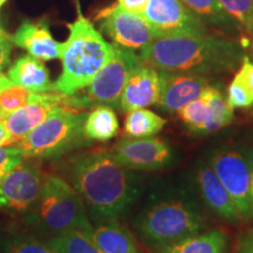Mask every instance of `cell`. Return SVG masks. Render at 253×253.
Listing matches in <instances>:
<instances>
[{
    "mask_svg": "<svg viewBox=\"0 0 253 253\" xmlns=\"http://www.w3.org/2000/svg\"><path fill=\"white\" fill-rule=\"evenodd\" d=\"M5 116L6 114H4L1 110H0V147H2V145H6V144H12L11 137H9V134L5 126V121H4Z\"/></svg>",
    "mask_w": 253,
    "mask_h": 253,
    "instance_id": "cell-36",
    "label": "cell"
},
{
    "mask_svg": "<svg viewBox=\"0 0 253 253\" xmlns=\"http://www.w3.org/2000/svg\"><path fill=\"white\" fill-rule=\"evenodd\" d=\"M252 140H253V131H252Z\"/></svg>",
    "mask_w": 253,
    "mask_h": 253,
    "instance_id": "cell-39",
    "label": "cell"
},
{
    "mask_svg": "<svg viewBox=\"0 0 253 253\" xmlns=\"http://www.w3.org/2000/svg\"><path fill=\"white\" fill-rule=\"evenodd\" d=\"M13 45V38L0 25V72L7 68L9 62H11Z\"/></svg>",
    "mask_w": 253,
    "mask_h": 253,
    "instance_id": "cell-31",
    "label": "cell"
},
{
    "mask_svg": "<svg viewBox=\"0 0 253 253\" xmlns=\"http://www.w3.org/2000/svg\"><path fill=\"white\" fill-rule=\"evenodd\" d=\"M25 160L18 147H0V182Z\"/></svg>",
    "mask_w": 253,
    "mask_h": 253,
    "instance_id": "cell-30",
    "label": "cell"
},
{
    "mask_svg": "<svg viewBox=\"0 0 253 253\" xmlns=\"http://www.w3.org/2000/svg\"><path fill=\"white\" fill-rule=\"evenodd\" d=\"M8 79L12 84L33 93L54 91V84L50 80L48 69L41 60L31 55H21L8 69Z\"/></svg>",
    "mask_w": 253,
    "mask_h": 253,
    "instance_id": "cell-18",
    "label": "cell"
},
{
    "mask_svg": "<svg viewBox=\"0 0 253 253\" xmlns=\"http://www.w3.org/2000/svg\"><path fill=\"white\" fill-rule=\"evenodd\" d=\"M252 5H253V0H252Z\"/></svg>",
    "mask_w": 253,
    "mask_h": 253,
    "instance_id": "cell-40",
    "label": "cell"
},
{
    "mask_svg": "<svg viewBox=\"0 0 253 253\" xmlns=\"http://www.w3.org/2000/svg\"><path fill=\"white\" fill-rule=\"evenodd\" d=\"M209 164L229 192L240 218H251V175L244 153L219 149L212 154Z\"/></svg>",
    "mask_w": 253,
    "mask_h": 253,
    "instance_id": "cell-8",
    "label": "cell"
},
{
    "mask_svg": "<svg viewBox=\"0 0 253 253\" xmlns=\"http://www.w3.org/2000/svg\"><path fill=\"white\" fill-rule=\"evenodd\" d=\"M161 81L158 108L164 112H178L182 107L197 99L209 86L205 75L183 72L158 71Z\"/></svg>",
    "mask_w": 253,
    "mask_h": 253,
    "instance_id": "cell-13",
    "label": "cell"
},
{
    "mask_svg": "<svg viewBox=\"0 0 253 253\" xmlns=\"http://www.w3.org/2000/svg\"><path fill=\"white\" fill-rule=\"evenodd\" d=\"M114 157L129 170L153 171L170 166L173 151L166 141L153 136L143 138H123L114 147Z\"/></svg>",
    "mask_w": 253,
    "mask_h": 253,
    "instance_id": "cell-12",
    "label": "cell"
},
{
    "mask_svg": "<svg viewBox=\"0 0 253 253\" xmlns=\"http://www.w3.org/2000/svg\"><path fill=\"white\" fill-rule=\"evenodd\" d=\"M66 176L93 219L118 220L137 197L135 176L106 150H90L69 158Z\"/></svg>",
    "mask_w": 253,
    "mask_h": 253,
    "instance_id": "cell-1",
    "label": "cell"
},
{
    "mask_svg": "<svg viewBox=\"0 0 253 253\" xmlns=\"http://www.w3.org/2000/svg\"><path fill=\"white\" fill-rule=\"evenodd\" d=\"M182 1L205 25H211L229 33L238 30V23L224 11L219 0H182Z\"/></svg>",
    "mask_w": 253,
    "mask_h": 253,
    "instance_id": "cell-24",
    "label": "cell"
},
{
    "mask_svg": "<svg viewBox=\"0 0 253 253\" xmlns=\"http://www.w3.org/2000/svg\"><path fill=\"white\" fill-rule=\"evenodd\" d=\"M195 182L202 199L212 212L230 223H237L242 219L232 198L210 164L198 166L195 172Z\"/></svg>",
    "mask_w": 253,
    "mask_h": 253,
    "instance_id": "cell-16",
    "label": "cell"
},
{
    "mask_svg": "<svg viewBox=\"0 0 253 253\" xmlns=\"http://www.w3.org/2000/svg\"><path fill=\"white\" fill-rule=\"evenodd\" d=\"M114 54L88 84V97L91 102L116 106L121 93L134 69L142 60L134 50L116 45Z\"/></svg>",
    "mask_w": 253,
    "mask_h": 253,
    "instance_id": "cell-9",
    "label": "cell"
},
{
    "mask_svg": "<svg viewBox=\"0 0 253 253\" xmlns=\"http://www.w3.org/2000/svg\"><path fill=\"white\" fill-rule=\"evenodd\" d=\"M227 103L232 109L251 108L253 107V94L239 78L238 74L233 78L227 89Z\"/></svg>",
    "mask_w": 253,
    "mask_h": 253,
    "instance_id": "cell-29",
    "label": "cell"
},
{
    "mask_svg": "<svg viewBox=\"0 0 253 253\" xmlns=\"http://www.w3.org/2000/svg\"><path fill=\"white\" fill-rule=\"evenodd\" d=\"M203 95L207 100V114L201 135L212 134L230 126L235 114L223 93L216 87L208 86L203 90Z\"/></svg>",
    "mask_w": 253,
    "mask_h": 253,
    "instance_id": "cell-22",
    "label": "cell"
},
{
    "mask_svg": "<svg viewBox=\"0 0 253 253\" xmlns=\"http://www.w3.org/2000/svg\"><path fill=\"white\" fill-rule=\"evenodd\" d=\"M143 17L155 38L172 34L208 33L202 23L182 0H148Z\"/></svg>",
    "mask_w": 253,
    "mask_h": 253,
    "instance_id": "cell-11",
    "label": "cell"
},
{
    "mask_svg": "<svg viewBox=\"0 0 253 253\" xmlns=\"http://www.w3.org/2000/svg\"><path fill=\"white\" fill-rule=\"evenodd\" d=\"M36 93L25 88L12 84L0 91V110L4 114L14 112L26 104L34 102Z\"/></svg>",
    "mask_w": 253,
    "mask_h": 253,
    "instance_id": "cell-27",
    "label": "cell"
},
{
    "mask_svg": "<svg viewBox=\"0 0 253 253\" xmlns=\"http://www.w3.org/2000/svg\"><path fill=\"white\" fill-rule=\"evenodd\" d=\"M20 219L30 232L42 240L69 230L93 229L78 192L61 177L50 173L43 177L37 201Z\"/></svg>",
    "mask_w": 253,
    "mask_h": 253,
    "instance_id": "cell-3",
    "label": "cell"
},
{
    "mask_svg": "<svg viewBox=\"0 0 253 253\" xmlns=\"http://www.w3.org/2000/svg\"><path fill=\"white\" fill-rule=\"evenodd\" d=\"M12 38L15 46L41 61H50L61 56L62 43L53 38L45 21H24Z\"/></svg>",
    "mask_w": 253,
    "mask_h": 253,
    "instance_id": "cell-17",
    "label": "cell"
},
{
    "mask_svg": "<svg viewBox=\"0 0 253 253\" xmlns=\"http://www.w3.org/2000/svg\"><path fill=\"white\" fill-rule=\"evenodd\" d=\"M244 52L236 41L203 34H172L156 37L140 58L157 71L218 74L237 68Z\"/></svg>",
    "mask_w": 253,
    "mask_h": 253,
    "instance_id": "cell-2",
    "label": "cell"
},
{
    "mask_svg": "<svg viewBox=\"0 0 253 253\" xmlns=\"http://www.w3.org/2000/svg\"><path fill=\"white\" fill-rule=\"evenodd\" d=\"M227 243L224 231L210 230L155 249V253H226Z\"/></svg>",
    "mask_w": 253,
    "mask_h": 253,
    "instance_id": "cell-20",
    "label": "cell"
},
{
    "mask_svg": "<svg viewBox=\"0 0 253 253\" xmlns=\"http://www.w3.org/2000/svg\"><path fill=\"white\" fill-rule=\"evenodd\" d=\"M148 0H119V6L128 12L132 13L143 14L145 7H147Z\"/></svg>",
    "mask_w": 253,
    "mask_h": 253,
    "instance_id": "cell-34",
    "label": "cell"
},
{
    "mask_svg": "<svg viewBox=\"0 0 253 253\" xmlns=\"http://www.w3.org/2000/svg\"><path fill=\"white\" fill-rule=\"evenodd\" d=\"M62 100L63 94L58 91L36 93L34 102L6 114L4 121L11 137V143L17 144L23 141L53 110L61 108Z\"/></svg>",
    "mask_w": 253,
    "mask_h": 253,
    "instance_id": "cell-14",
    "label": "cell"
},
{
    "mask_svg": "<svg viewBox=\"0 0 253 253\" xmlns=\"http://www.w3.org/2000/svg\"><path fill=\"white\" fill-rule=\"evenodd\" d=\"M161 81L157 69L142 62L129 77L121 97L120 107L123 112L147 108L156 104L160 99Z\"/></svg>",
    "mask_w": 253,
    "mask_h": 253,
    "instance_id": "cell-15",
    "label": "cell"
},
{
    "mask_svg": "<svg viewBox=\"0 0 253 253\" xmlns=\"http://www.w3.org/2000/svg\"><path fill=\"white\" fill-rule=\"evenodd\" d=\"M91 238L102 253H141L130 231L118 220L99 221L91 229Z\"/></svg>",
    "mask_w": 253,
    "mask_h": 253,
    "instance_id": "cell-19",
    "label": "cell"
},
{
    "mask_svg": "<svg viewBox=\"0 0 253 253\" xmlns=\"http://www.w3.org/2000/svg\"><path fill=\"white\" fill-rule=\"evenodd\" d=\"M101 31L114 41V45L130 50H143L155 39V34L143 14L132 13L113 5L97 14Z\"/></svg>",
    "mask_w": 253,
    "mask_h": 253,
    "instance_id": "cell-10",
    "label": "cell"
},
{
    "mask_svg": "<svg viewBox=\"0 0 253 253\" xmlns=\"http://www.w3.org/2000/svg\"><path fill=\"white\" fill-rule=\"evenodd\" d=\"M235 253H253V230L240 235Z\"/></svg>",
    "mask_w": 253,
    "mask_h": 253,
    "instance_id": "cell-33",
    "label": "cell"
},
{
    "mask_svg": "<svg viewBox=\"0 0 253 253\" xmlns=\"http://www.w3.org/2000/svg\"><path fill=\"white\" fill-rule=\"evenodd\" d=\"M86 116V112L56 108L15 145L25 158L55 160L89 143L84 132Z\"/></svg>",
    "mask_w": 253,
    "mask_h": 253,
    "instance_id": "cell-6",
    "label": "cell"
},
{
    "mask_svg": "<svg viewBox=\"0 0 253 253\" xmlns=\"http://www.w3.org/2000/svg\"><path fill=\"white\" fill-rule=\"evenodd\" d=\"M142 239L158 249L195 236L204 229L197 204L185 197H167L151 202L135 221Z\"/></svg>",
    "mask_w": 253,
    "mask_h": 253,
    "instance_id": "cell-5",
    "label": "cell"
},
{
    "mask_svg": "<svg viewBox=\"0 0 253 253\" xmlns=\"http://www.w3.org/2000/svg\"><path fill=\"white\" fill-rule=\"evenodd\" d=\"M45 243L55 253H102L91 238V231L88 230L66 231Z\"/></svg>",
    "mask_w": 253,
    "mask_h": 253,
    "instance_id": "cell-26",
    "label": "cell"
},
{
    "mask_svg": "<svg viewBox=\"0 0 253 253\" xmlns=\"http://www.w3.org/2000/svg\"><path fill=\"white\" fill-rule=\"evenodd\" d=\"M0 253H55L26 227L11 225L0 232Z\"/></svg>",
    "mask_w": 253,
    "mask_h": 253,
    "instance_id": "cell-21",
    "label": "cell"
},
{
    "mask_svg": "<svg viewBox=\"0 0 253 253\" xmlns=\"http://www.w3.org/2000/svg\"><path fill=\"white\" fill-rule=\"evenodd\" d=\"M45 175L37 160H24L0 182V211L23 217L37 201Z\"/></svg>",
    "mask_w": 253,
    "mask_h": 253,
    "instance_id": "cell-7",
    "label": "cell"
},
{
    "mask_svg": "<svg viewBox=\"0 0 253 253\" xmlns=\"http://www.w3.org/2000/svg\"><path fill=\"white\" fill-rule=\"evenodd\" d=\"M84 136L89 141L106 142L119 132V120L112 107L101 104L87 114L84 123Z\"/></svg>",
    "mask_w": 253,
    "mask_h": 253,
    "instance_id": "cell-23",
    "label": "cell"
},
{
    "mask_svg": "<svg viewBox=\"0 0 253 253\" xmlns=\"http://www.w3.org/2000/svg\"><path fill=\"white\" fill-rule=\"evenodd\" d=\"M237 74L239 75V78L242 79L246 87L253 94V62L250 61L248 56L243 58L242 66H240V69L237 72Z\"/></svg>",
    "mask_w": 253,
    "mask_h": 253,
    "instance_id": "cell-32",
    "label": "cell"
},
{
    "mask_svg": "<svg viewBox=\"0 0 253 253\" xmlns=\"http://www.w3.org/2000/svg\"><path fill=\"white\" fill-rule=\"evenodd\" d=\"M12 81L9 80L8 77H6L5 74H2L1 72H0V91L6 89V88H8L9 86H12Z\"/></svg>",
    "mask_w": 253,
    "mask_h": 253,
    "instance_id": "cell-37",
    "label": "cell"
},
{
    "mask_svg": "<svg viewBox=\"0 0 253 253\" xmlns=\"http://www.w3.org/2000/svg\"><path fill=\"white\" fill-rule=\"evenodd\" d=\"M243 153H244L246 160H248L250 175H251V217L253 218V148H243Z\"/></svg>",
    "mask_w": 253,
    "mask_h": 253,
    "instance_id": "cell-35",
    "label": "cell"
},
{
    "mask_svg": "<svg viewBox=\"0 0 253 253\" xmlns=\"http://www.w3.org/2000/svg\"><path fill=\"white\" fill-rule=\"evenodd\" d=\"M221 7L233 20L253 34L252 0H219Z\"/></svg>",
    "mask_w": 253,
    "mask_h": 253,
    "instance_id": "cell-28",
    "label": "cell"
},
{
    "mask_svg": "<svg viewBox=\"0 0 253 253\" xmlns=\"http://www.w3.org/2000/svg\"><path fill=\"white\" fill-rule=\"evenodd\" d=\"M69 36L61 46L62 72L54 91L72 95L88 87L95 75L112 59L115 46L107 42L88 19L79 13L68 24Z\"/></svg>",
    "mask_w": 253,
    "mask_h": 253,
    "instance_id": "cell-4",
    "label": "cell"
},
{
    "mask_svg": "<svg viewBox=\"0 0 253 253\" xmlns=\"http://www.w3.org/2000/svg\"><path fill=\"white\" fill-rule=\"evenodd\" d=\"M166 123V119L149 109H134L126 114L125 132L130 138L153 137L163 130Z\"/></svg>",
    "mask_w": 253,
    "mask_h": 253,
    "instance_id": "cell-25",
    "label": "cell"
},
{
    "mask_svg": "<svg viewBox=\"0 0 253 253\" xmlns=\"http://www.w3.org/2000/svg\"><path fill=\"white\" fill-rule=\"evenodd\" d=\"M7 2V0H0V9L4 7V5Z\"/></svg>",
    "mask_w": 253,
    "mask_h": 253,
    "instance_id": "cell-38",
    "label": "cell"
}]
</instances>
